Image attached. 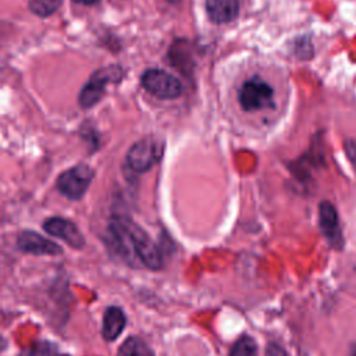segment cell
I'll use <instances>...</instances> for the list:
<instances>
[{"mask_svg":"<svg viewBox=\"0 0 356 356\" xmlns=\"http://www.w3.org/2000/svg\"><path fill=\"white\" fill-rule=\"evenodd\" d=\"M111 248L131 266H145L150 270L161 267L157 245L138 224L128 217L114 216L107 227Z\"/></svg>","mask_w":356,"mask_h":356,"instance_id":"obj_1","label":"cell"},{"mask_svg":"<svg viewBox=\"0 0 356 356\" xmlns=\"http://www.w3.org/2000/svg\"><path fill=\"white\" fill-rule=\"evenodd\" d=\"M121 76H122V70L118 65H108L95 71L79 92L78 102L81 107L83 108L93 107L103 97L106 85L110 82L120 81Z\"/></svg>","mask_w":356,"mask_h":356,"instance_id":"obj_2","label":"cell"},{"mask_svg":"<svg viewBox=\"0 0 356 356\" xmlns=\"http://www.w3.org/2000/svg\"><path fill=\"white\" fill-rule=\"evenodd\" d=\"M238 99L241 107L246 111L274 107V90L264 79L259 76H253L242 83Z\"/></svg>","mask_w":356,"mask_h":356,"instance_id":"obj_3","label":"cell"},{"mask_svg":"<svg viewBox=\"0 0 356 356\" xmlns=\"http://www.w3.org/2000/svg\"><path fill=\"white\" fill-rule=\"evenodd\" d=\"M163 154V143L156 138H143L135 142L127 153V165L136 174L146 172L159 163Z\"/></svg>","mask_w":356,"mask_h":356,"instance_id":"obj_4","label":"cell"},{"mask_svg":"<svg viewBox=\"0 0 356 356\" xmlns=\"http://www.w3.org/2000/svg\"><path fill=\"white\" fill-rule=\"evenodd\" d=\"M93 178V170L88 164H78L61 172L56 186L61 195L71 200L81 199L88 191Z\"/></svg>","mask_w":356,"mask_h":356,"instance_id":"obj_5","label":"cell"},{"mask_svg":"<svg viewBox=\"0 0 356 356\" xmlns=\"http://www.w3.org/2000/svg\"><path fill=\"white\" fill-rule=\"evenodd\" d=\"M140 82L149 93L159 99H175L182 93L181 82L163 70L152 68L145 71Z\"/></svg>","mask_w":356,"mask_h":356,"instance_id":"obj_6","label":"cell"},{"mask_svg":"<svg viewBox=\"0 0 356 356\" xmlns=\"http://www.w3.org/2000/svg\"><path fill=\"white\" fill-rule=\"evenodd\" d=\"M43 229L56 238H60L74 249L85 246V238L79 228L70 220L61 217H51L43 222Z\"/></svg>","mask_w":356,"mask_h":356,"instance_id":"obj_7","label":"cell"},{"mask_svg":"<svg viewBox=\"0 0 356 356\" xmlns=\"http://www.w3.org/2000/svg\"><path fill=\"white\" fill-rule=\"evenodd\" d=\"M318 222L323 235L334 249H341L343 245V236L338 220V213L330 202H321L318 207Z\"/></svg>","mask_w":356,"mask_h":356,"instance_id":"obj_8","label":"cell"},{"mask_svg":"<svg viewBox=\"0 0 356 356\" xmlns=\"http://www.w3.org/2000/svg\"><path fill=\"white\" fill-rule=\"evenodd\" d=\"M17 248L24 253L36 256H54L63 252L60 245L35 231H22L17 238Z\"/></svg>","mask_w":356,"mask_h":356,"instance_id":"obj_9","label":"cell"},{"mask_svg":"<svg viewBox=\"0 0 356 356\" xmlns=\"http://www.w3.org/2000/svg\"><path fill=\"white\" fill-rule=\"evenodd\" d=\"M206 11L209 18L217 24L231 22L239 11L238 0H206Z\"/></svg>","mask_w":356,"mask_h":356,"instance_id":"obj_10","label":"cell"},{"mask_svg":"<svg viewBox=\"0 0 356 356\" xmlns=\"http://www.w3.org/2000/svg\"><path fill=\"white\" fill-rule=\"evenodd\" d=\"M125 323H127V318L124 312L117 306H108L103 314V325H102L103 338L108 342L115 341L118 335L122 332Z\"/></svg>","mask_w":356,"mask_h":356,"instance_id":"obj_11","label":"cell"},{"mask_svg":"<svg viewBox=\"0 0 356 356\" xmlns=\"http://www.w3.org/2000/svg\"><path fill=\"white\" fill-rule=\"evenodd\" d=\"M117 356H154V353L145 341L138 337H129L120 346Z\"/></svg>","mask_w":356,"mask_h":356,"instance_id":"obj_12","label":"cell"},{"mask_svg":"<svg viewBox=\"0 0 356 356\" xmlns=\"http://www.w3.org/2000/svg\"><path fill=\"white\" fill-rule=\"evenodd\" d=\"M257 345L252 337L243 335L232 345L229 356H257Z\"/></svg>","mask_w":356,"mask_h":356,"instance_id":"obj_13","label":"cell"},{"mask_svg":"<svg viewBox=\"0 0 356 356\" xmlns=\"http://www.w3.org/2000/svg\"><path fill=\"white\" fill-rule=\"evenodd\" d=\"M63 0H29V10L38 17H49L61 6Z\"/></svg>","mask_w":356,"mask_h":356,"instance_id":"obj_14","label":"cell"},{"mask_svg":"<svg viewBox=\"0 0 356 356\" xmlns=\"http://www.w3.org/2000/svg\"><path fill=\"white\" fill-rule=\"evenodd\" d=\"M54 350V345L46 341L33 342L19 352V356H50Z\"/></svg>","mask_w":356,"mask_h":356,"instance_id":"obj_15","label":"cell"},{"mask_svg":"<svg viewBox=\"0 0 356 356\" xmlns=\"http://www.w3.org/2000/svg\"><path fill=\"white\" fill-rule=\"evenodd\" d=\"M345 152H346V156L350 160V164L356 172V139H348L345 142Z\"/></svg>","mask_w":356,"mask_h":356,"instance_id":"obj_16","label":"cell"},{"mask_svg":"<svg viewBox=\"0 0 356 356\" xmlns=\"http://www.w3.org/2000/svg\"><path fill=\"white\" fill-rule=\"evenodd\" d=\"M266 356H288V353L277 343H270L266 349Z\"/></svg>","mask_w":356,"mask_h":356,"instance_id":"obj_17","label":"cell"},{"mask_svg":"<svg viewBox=\"0 0 356 356\" xmlns=\"http://www.w3.org/2000/svg\"><path fill=\"white\" fill-rule=\"evenodd\" d=\"M74 3H78V4H83V6H92V4H96L99 0H72Z\"/></svg>","mask_w":356,"mask_h":356,"instance_id":"obj_18","label":"cell"},{"mask_svg":"<svg viewBox=\"0 0 356 356\" xmlns=\"http://www.w3.org/2000/svg\"><path fill=\"white\" fill-rule=\"evenodd\" d=\"M7 348V341L0 335V353Z\"/></svg>","mask_w":356,"mask_h":356,"instance_id":"obj_19","label":"cell"},{"mask_svg":"<svg viewBox=\"0 0 356 356\" xmlns=\"http://www.w3.org/2000/svg\"><path fill=\"white\" fill-rule=\"evenodd\" d=\"M50 356H71V355H67V353H51Z\"/></svg>","mask_w":356,"mask_h":356,"instance_id":"obj_20","label":"cell"},{"mask_svg":"<svg viewBox=\"0 0 356 356\" xmlns=\"http://www.w3.org/2000/svg\"><path fill=\"white\" fill-rule=\"evenodd\" d=\"M352 356H356V349L353 350V355H352Z\"/></svg>","mask_w":356,"mask_h":356,"instance_id":"obj_21","label":"cell"}]
</instances>
